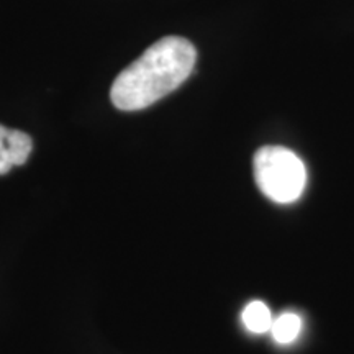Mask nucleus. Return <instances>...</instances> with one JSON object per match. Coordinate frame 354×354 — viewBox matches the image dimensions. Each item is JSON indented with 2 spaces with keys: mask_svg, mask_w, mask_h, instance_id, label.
Masks as SVG:
<instances>
[{
  "mask_svg": "<svg viewBox=\"0 0 354 354\" xmlns=\"http://www.w3.org/2000/svg\"><path fill=\"white\" fill-rule=\"evenodd\" d=\"M197 51L183 37H165L118 74L110 99L118 110L135 112L156 104L187 81L196 68Z\"/></svg>",
  "mask_w": 354,
  "mask_h": 354,
  "instance_id": "nucleus-1",
  "label": "nucleus"
},
{
  "mask_svg": "<svg viewBox=\"0 0 354 354\" xmlns=\"http://www.w3.org/2000/svg\"><path fill=\"white\" fill-rule=\"evenodd\" d=\"M254 179L261 192L276 203H292L302 197L307 169L297 154L284 146H264L254 154Z\"/></svg>",
  "mask_w": 354,
  "mask_h": 354,
  "instance_id": "nucleus-2",
  "label": "nucleus"
},
{
  "mask_svg": "<svg viewBox=\"0 0 354 354\" xmlns=\"http://www.w3.org/2000/svg\"><path fill=\"white\" fill-rule=\"evenodd\" d=\"M243 323L250 331L253 333H266V331H271L272 326V313L269 310L268 305L261 300H253L250 302L243 310L241 313Z\"/></svg>",
  "mask_w": 354,
  "mask_h": 354,
  "instance_id": "nucleus-3",
  "label": "nucleus"
},
{
  "mask_svg": "<svg viewBox=\"0 0 354 354\" xmlns=\"http://www.w3.org/2000/svg\"><path fill=\"white\" fill-rule=\"evenodd\" d=\"M302 331V318L297 313L286 312L282 315H279L276 320L272 322L271 333L276 342L286 344L292 343Z\"/></svg>",
  "mask_w": 354,
  "mask_h": 354,
  "instance_id": "nucleus-4",
  "label": "nucleus"
},
{
  "mask_svg": "<svg viewBox=\"0 0 354 354\" xmlns=\"http://www.w3.org/2000/svg\"><path fill=\"white\" fill-rule=\"evenodd\" d=\"M13 167L10 154V130L0 125V176L7 174Z\"/></svg>",
  "mask_w": 354,
  "mask_h": 354,
  "instance_id": "nucleus-5",
  "label": "nucleus"
}]
</instances>
